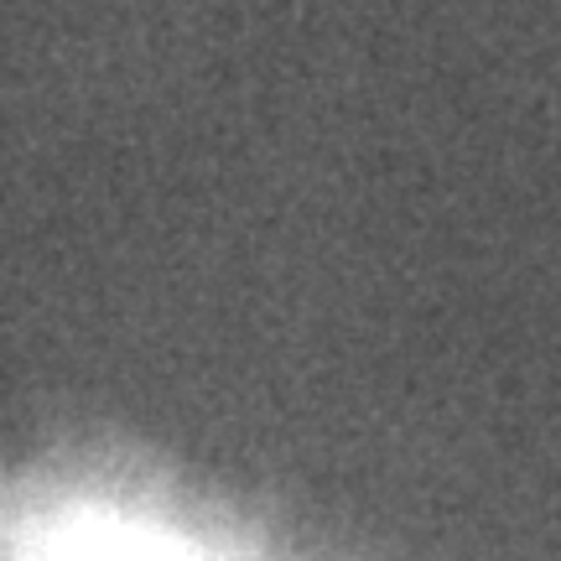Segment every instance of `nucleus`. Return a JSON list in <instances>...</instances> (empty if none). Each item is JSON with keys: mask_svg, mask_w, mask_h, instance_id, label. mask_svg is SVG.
<instances>
[{"mask_svg": "<svg viewBox=\"0 0 561 561\" xmlns=\"http://www.w3.org/2000/svg\"><path fill=\"white\" fill-rule=\"evenodd\" d=\"M0 561H224L178 525L115 500H11L0 510Z\"/></svg>", "mask_w": 561, "mask_h": 561, "instance_id": "nucleus-1", "label": "nucleus"}]
</instances>
